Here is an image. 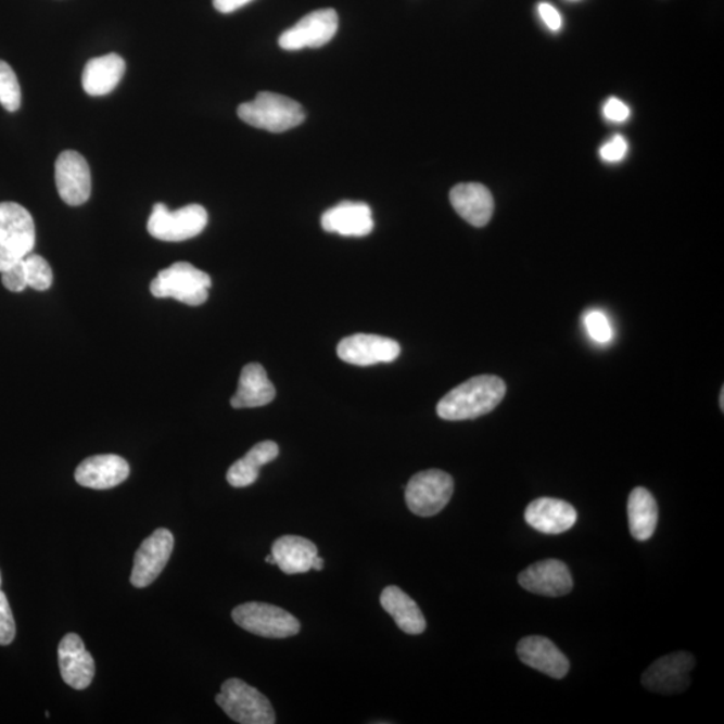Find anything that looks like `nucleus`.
<instances>
[{
  "label": "nucleus",
  "instance_id": "9d476101",
  "mask_svg": "<svg viewBox=\"0 0 724 724\" xmlns=\"http://www.w3.org/2000/svg\"><path fill=\"white\" fill-rule=\"evenodd\" d=\"M338 30V13L332 9L317 10L284 31L279 37V46L289 51L322 48L332 41Z\"/></svg>",
  "mask_w": 724,
  "mask_h": 724
},
{
  "label": "nucleus",
  "instance_id": "6ab92c4d",
  "mask_svg": "<svg viewBox=\"0 0 724 724\" xmlns=\"http://www.w3.org/2000/svg\"><path fill=\"white\" fill-rule=\"evenodd\" d=\"M321 225L325 231L339 233L342 237H367L373 231L372 209L368 204L342 202L322 215Z\"/></svg>",
  "mask_w": 724,
  "mask_h": 724
},
{
  "label": "nucleus",
  "instance_id": "20e7f679",
  "mask_svg": "<svg viewBox=\"0 0 724 724\" xmlns=\"http://www.w3.org/2000/svg\"><path fill=\"white\" fill-rule=\"evenodd\" d=\"M213 284L207 272L188 262H178L157 274L151 282V293L156 299H174L188 306H201L208 300Z\"/></svg>",
  "mask_w": 724,
  "mask_h": 724
},
{
  "label": "nucleus",
  "instance_id": "dca6fc26",
  "mask_svg": "<svg viewBox=\"0 0 724 724\" xmlns=\"http://www.w3.org/2000/svg\"><path fill=\"white\" fill-rule=\"evenodd\" d=\"M128 461L118 455H96L85 459L77 467L76 482L79 486L93 490H110L127 481Z\"/></svg>",
  "mask_w": 724,
  "mask_h": 724
},
{
  "label": "nucleus",
  "instance_id": "58836bf2",
  "mask_svg": "<svg viewBox=\"0 0 724 724\" xmlns=\"http://www.w3.org/2000/svg\"><path fill=\"white\" fill-rule=\"evenodd\" d=\"M0 586H2V574H0Z\"/></svg>",
  "mask_w": 724,
  "mask_h": 724
},
{
  "label": "nucleus",
  "instance_id": "f03ea898",
  "mask_svg": "<svg viewBox=\"0 0 724 724\" xmlns=\"http://www.w3.org/2000/svg\"><path fill=\"white\" fill-rule=\"evenodd\" d=\"M238 116L251 127L282 134L305 122L304 107L299 102L271 91H261L255 100L238 107Z\"/></svg>",
  "mask_w": 724,
  "mask_h": 724
},
{
  "label": "nucleus",
  "instance_id": "c9c22d12",
  "mask_svg": "<svg viewBox=\"0 0 724 724\" xmlns=\"http://www.w3.org/2000/svg\"><path fill=\"white\" fill-rule=\"evenodd\" d=\"M312 569L318 570V572H319V570H322L323 569V558L317 556L315 558V561H313Z\"/></svg>",
  "mask_w": 724,
  "mask_h": 724
},
{
  "label": "nucleus",
  "instance_id": "473e14b6",
  "mask_svg": "<svg viewBox=\"0 0 724 724\" xmlns=\"http://www.w3.org/2000/svg\"><path fill=\"white\" fill-rule=\"evenodd\" d=\"M604 117L611 123H625L631 116L628 105L619 99H609L602 107Z\"/></svg>",
  "mask_w": 724,
  "mask_h": 724
},
{
  "label": "nucleus",
  "instance_id": "7ed1b4c3",
  "mask_svg": "<svg viewBox=\"0 0 724 724\" xmlns=\"http://www.w3.org/2000/svg\"><path fill=\"white\" fill-rule=\"evenodd\" d=\"M36 239L31 214L18 203H0V272L31 254Z\"/></svg>",
  "mask_w": 724,
  "mask_h": 724
},
{
  "label": "nucleus",
  "instance_id": "a211bd4d",
  "mask_svg": "<svg viewBox=\"0 0 724 724\" xmlns=\"http://www.w3.org/2000/svg\"><path fill=\"white\" fill-rule=\"evenodd\" d=\"M524 521L539 533L557 535L574 526L577 511L566 500L538 498L528 506Z\"/></svg>",
  "mask_w": 724,
  "mask_h": 724
},
{
  "label": "nucleus",
  "instance_id": "bb28decb",
  "mask_svg": "<svg viewBox=\"0 0 724 724\" xmlns=\"http://www.w3.org/2000/svg\"><path fill=\"white\" fill-rule=\"evenodd\" d=\"M23 267H25L27 287L37 292H45L53 284V271L49 262L38 254H28L26 258L22 259Z\"/></svg>",
  "mask_w": 724,
  "mask_h": 724
},
{
  "label": "nucleus",
  "instance_id": "423d86ee",
  "mask_svg": "<svg viewBox=\"0 0 724 724\" xmlns=\"http://www.w3.org/2000/svg\"><path fill=\"white\" fill-rule=\"evenodd\" d=\"M207 224L208 214L203 205L188 204L186 207L169 211L164 203H156L147 228L158 241L185 242L201 236Z\"/></svg>",
  "mask_w": 724,
  "mask_h": 724
},
{
  "label": "nucleus",
  "instance_id": "e433bc0d",
  "mask_svg": "<svg viewBox=\"0 0 724 724\" xmlns=\"http://www.w3.org/2000/svg\"><path fill=\"white\" fill-rule=\"evenodd\" d=\"M266 562L271 563V566H276V560H274L272 555L266 557Z\"/></svg>",
  "mask_w": 724,
  "mask_h": 724
},
{
  "label": "nucleus",
  "instance_id": "39448f33",
  "mask_svg": "<svg viewBox=\"0 0 724 724\" xmlns=\"http://www.w3.org/2000/svg\"><path fill=\"white\" fill-rule=\"evenodd\" d=\"M215 700L233 722L241 724L277 722L270 700L255 687L236 677L224 683Z\"/></svg>",
  "mask_w": 724,
  "mask_h": 724
},
{
  "label": "nucleus",
  "instance_id": "5701e85b",
  "mask_svg": "<svg viewBox=\"0 0 724 724\" xmlns=\"http://www.w3.org/2000/svg\"><path fill=\"white\" fill-rule=\"evenodd\" d=\"M125 74V61L118 54H106L91 59L82 73V87L89 96L112 93Z\"/></svg>",
  "mask_w": 724,
  "mask_h": 724
},
{
  "label": "nucleus",
  "instance_id": "393cba45",
  "mask_svg": "<svg viewBox=\"0 0 724 724\" xmlns=\"http://www.w3.org/2000/svg\"><path fill=\"white\" fill-rule=\"evenodd\" d=\"M278 455L277 443L266 441L256 444L242 459L230 467V470L227 471V482L237 488L251 486L259 478L261 467L277 459Z\"/></svg>",
  "mask_w": 724,
  "mask_h": 724
},
{
  "label": "nucleus",
  "instance_id": "9b49d317",
  "mask_svg": "<svg viewBox=\"0 0 724 724\" xmlns=\"http://www.w3.org/2000/svg\"><path fill=\"white\" fill-rule=\"evenodd\" d=\"M174 545V535L167 529H157L141 544L130 575L135 588H147L158 577L173 555Z\"/></svg>",
  "mask_w": 724,
  "mask_h": 724
},
{
  "label": "nucleus",
  "instance_id": "f704fd0d",
  "mask_svg": "<svg viewBox=\"0 0 724 724\" xmlns=\"http://www.w3.org/2000/svg\"><path fill=\"white\" fill-rule=\"evenodd\" d=\"M250 2H253V0H213L214 8L221 14L233 13V11L242 9Z\"/></svg>",
  "mask_w": 724,
  "mask_h": 724
},
{
  "label": "nucleus",
  "instance_id": "f3484780",
  "mask_svg": "<svg viewBox=\"0 0 724 724\" xmlns=\"http://www.w3.org/2000/svg\"><path fill=\"white\" fill-rule=\"evenodd\" d=\"M62 679L74 689L88 688L94 677V660L85 648L82 638L67 634L59 647Z\"/></svg>",
  "mask_w": 724,
  "mask_h": 724
},
{
  "label": "nucleus",
  "instance_id": "aec40b11",
  "mask_svg": "<svg viewBox=\"0 0 724 724\" xmlns=\"http://www.w3.org/2000/svg\"><path fill=\"white\" fill-rule=\"evenodd\" d=\"M453 207L467 224L484 227L493 218L494 198L487 187L479 182H463L449 192Z\"/></svg>",
  "mask_w": 724,
  "mask_h": 724
},
{
  "label": "nucleus",
  "instance_id": "4c0bfd02",
  "mask_svg": "<svg viewBox=\"0 0 724 724\" xmlns=\"http://www.w3.org/2000/svg\"><path fill=\"white\" fill-rule=\"evenodd\" d=\"M723 401H724V391L722 390V392H721V408H722V410L724 409V402Z\"/></svg>",
  "mask_w": 724,
  "mask_h": 724
},
{
  "label": "nucleus",
  "instance_id": "412c9836",
  "mask_svg": "<svg viewBox=\"0 0 724 724\" xmlns=\"http://www.w3.org/2000/svg\"><path fill=\"white\" fill-rule=\"evenodd\" d=\"M276 386L264 367L258 363L247 364L239 378L238 390L231 398L236 409L265 407L276 398Z\"/></svg>",
  "mask_w": 724,
  "mask_h": 724
},
{
  "label": "nucleus",
  "instance_id": "ddd939ff",
  "mask_svg": "<svg viewBox=\"0 0 724 724\" xmlns=\"http://www.w3.org/2000/svg\"><path fill=\"white\" fill-rule=\"evenodd\" d=\"M401 352L402 347L397 341L376 334L351 335L342 340L338 346L341 360L358 367L395 361Z\"/></svg>",
  "mask_w": 724,
  "mask_h": 724
},
{
  "label": "nucleus",
  "instance_id": "4468645a",
  "mask_svg": "<svg viewBox=\"0 0 724 724\" xmlns=\"http://www.w3.org/2000/svg\"><path fill=\"white\" fill-rule=\"evenodd\" d=\"M523 589L534 595L561 597L573 589V579L566 562L544 560L533 563L518 575Z\"/></svg>",
  "mask_w": 724,
  "mask_h": 724
},
{
  "label": "nucleus",
  "instance_id": "0eeeda50",
  "mask_svg": "<svg viewBox=\"0 0 724 724\" xmlns=\"http://www.w3.org/2000/svg\"><path fill=\"white\" fill-rule=\"evenodd\" d=\"M237 625L256 636L287 638L300 634L301 624L284 609L265 602H246L232 611Z\"/></svg>",
  "mask_w": 724,
  "mask_h": 724
},
{
  "label": "nucleus",
  "instance_id": "1a4fd4ad",
  "mask_svg": "<svg viewBox=\"0 0 724 724\" xmlns=\"http://www.w3.org/2000/svg\"><path fill=\"white\" fill-rule=\"evenodd\" d=\"M695 658L688 652L665 655L648 666L642 676L643 686L648 691L661 695H675L686 691L691 684V671Z\"/></svg>",
  "mask_w": 724,
  "mask_h": 724
},
{
  "label": "nucleus",
  "instance_id": "a878e982",
  "mask_svg": "<svg viewBox=\"0 0 724 724\" xmlns=\"http://www.w3.org/2000/svg\"><path fill=\"white\" fill-rule=\"evenodd\" d=\"M659 520L657 499L647 488L632 490L628 499V521L632 537L648 541L655 534Z\"/></svg>",
  "mask_w": 724,
  "mask_h": 724
},
{
  "label": "nucleus",
  "instance_id": "f257e3e1",
  "mask_svg": "<svg viewBox=\"0 0 724 724\" xmlns=\"http://www.w3.org/2000/svg\"><path fill=\"white\" fill-rule=\"evenodd\" d=\"M506 395L505 381L497 376L482 374L467 380L439 402V418L448 421L472 420L492 412Z\"/></svg>",
  "mask_w": 724,
  "mask_h": 724
},
{
  "label": "nucleus",
  "instance_id": "6e6552de",
  "mask_svg": "<svg viewBox=\"0 0 724 724\" xmlns=\"http://www.w3.org/2000/svg\"><path fill=\"white\" fill-rule=\"evenodd\" d=\"M454 479L442 470H425L410 478L406 487L408 509L419 517L439 515L452 500Z\"/></svg>",
  "mask_w": 724,
  "mask_h": 724
},
{
  "label": "nucleus",
  "instance_id": "7c9ffc66",
  "mask_svg": "<svg viewBox=\"0 0 724 724\" xmlns=\"http://www.w3.org/2000/svg\"><path fill=\"white\" fill-rule=\"evenodd\" d=\"M626 153H628V142L625 137L615 135L601 147L600 157L606 163H620L623 162Z\"/></svg>",
  "mask_w": 724,
  "mask_h": 724
},
{
  "label": "nucleus",
  "instance_id": "c756f323",
  "mask_svg": "<svg viewBox=\"0 0 724 724\" xmlns=\"http://www.w3.org/2000/svg\"><path fill=\"white\" fill-rule=\"evenodd\" d=\"M15 620L8 597L0 590V646H9L15 638Z\"/></svg>",
  "mask_w": 724,
  "mask_h": 724
},
{
  "label": "nucleus",
  "instance_id": "cd10ccee",
  "mask_svg": "<svg viewBox=\"0 0 724 724\" xmlns=\"http://www.w3.org/2000/svg\"><path fill=\"white\" fill-rule=\"evenodd\" d=\"M22 93L16 74L8 62L0 60V105L8 112H16L21 107Z\"/></svg>",
  "mask_w": 724,
  "mask_h": 724
},
{
  "label": "nucleus",
  "instance_id": "c85d7f7f",
  "mask_svg": "<svg viewBox=\"0 0 724 724\" xmlns=\"http://www.w3.org/2000/svg\"><path fill=\"white\" fill-rule=\"evenodd\" d=\"M584 323L590 339L598 344H608L613 339L611 322L602 312L590 310L586 313Z\"/></svg>",
  "mask_w": 724,
  "mask_h": 724
},
{
  "label": "nucleus",
  "instance_id": "b1692460",
  "mask_svg": "<svg viewBox=\"0 0 724 724\" xmlns=\"http://www.w3.org/2000/svg\"><path fill=\"white\" fill-rule=\"evenodd\" d=\"M380 604L406 634L420 635L425 631L427 621L418 604L397 586H386L381 593Z\"/></svg>",
  "mask_w": 724,
  "mask_h": 724
},
{
  "label": "nucleus",
  "instance_id": "2f4dec72",
  "mask_svg": "<svg viewBox=\"0 0 724 724\" xmlns=\"http://www.w3.org/2000/svg\"><path fill=\"white\" fill-rule=\"evenodd\" d=\"M2 283L5 289L13 293H21L28 288L26 271L22 261L2 272Z\"/></svg>",
  "mask_w": 724,
  "mask_h": 724
},
{
  "label": "nucleus",
  "instance_id": "2eb2a0df",
  "mask_svg": "<svg viewBox=\"0 0 724 724\" xmlns=\"http://www.w3.org/2000/svg\"><path fill=\"white\" fill-rule=\"evenodd\" d=\"M518 657L530 669L543 672L552 679H563L570 670L566 655L555 643L544 636L523 637L517 647Z\"/></svg>",
  "mask_w": 724,
  "mask_h": 724
},
{
  "label": "nucleus",
  "instance_id": "72a5a7b5",
  "mask_svg": "<svg viewBox=\"0 0 724 724\" xmlns=\"http://www.w3.org/2000/svg\"><path fill=\"white\" fill-rule=\"evenodd\" d=\"M538 13L541 20L545 22V25L550 28L551 31L561 30L562 18L561 14L552 8L550 3H539Z\"/></svg>",
  "mask_w": 724,
  "mask_h": 724
},
{
  "label": "nucleus",
  "instance_id": "4be33fe9",
  "mask_svg": "<svg viewBox=\"0 0 724 724\" xmlns=\"http://www.w3.org/2000/svg\"><path fill=\"white\" fill-rule=\"evenodd\" d=\"M271 555L284 574H301L309 572L318 549L309 539L299 535H283L272 544Z\"/></svg>",
  "mask_w": 724,
  "mask_h": 724
},
{
  "label": "nucleus",
  "instance_id": "f8f14e48",
  "mask_svg": "<svg viewBox=\"0 0 724 724\" xmlns=\"http://www.w3.org/2000/svg\"><path fill=\"white\" fill-rule=\"evenodd\" d=\"M55 185L66 204L77 207L87 203L91 193V174L87 160L78 152H62L55 162Z\"/></svg>",
  "mask_w": 724,
  "mask_h": 724
}]
</instances>
